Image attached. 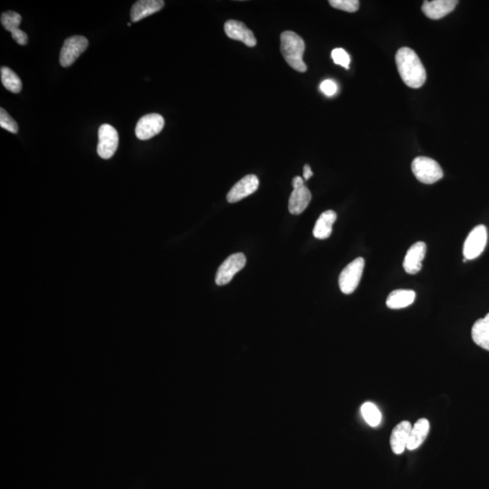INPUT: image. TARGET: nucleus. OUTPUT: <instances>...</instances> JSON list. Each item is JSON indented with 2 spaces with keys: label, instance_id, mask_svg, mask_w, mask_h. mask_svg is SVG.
<instances>
[{
  "label": "nucleus",
  "instance_id": "nucleus-1",
  "mask_svg": "<svg viewBox=\"0 0 489 489\" xmlns=\"http://www.w3.org/2000/svg\"><path fill=\"white\" fill-rule=\"evenodd\" d=\"M395 60L400 78L406 85L414 89L423 87L427 79L426 70L418 54L412 49H399Z\"/></svg>",
  "mask_w": 489,
  "mask_h": 489
},
{
  "label": "nucleus",
  "instance_id": "nucleus-2",
  "mask_svg": "<svg viewBox=\"0 0 489 489\" xmlns=\"http://www.w3.org/2000/svg\"><path fill=\"white\" fill-rule=\"evenodd\" d=\"M281 52L286 62L293 69L298 72H307L302 56H304L305 45L300 36L293 31H285L281 34Z\"/></svg>",
  "mask_w": 489,
  "mask_h": 489
},
{
  "label": "nucleus",
  "instance_id": "nucleus-3",
  "mask_svg": "<svg viewBox=\"0 0 489 489\" xmlns=\"http://www.w3.org/2000/svg\"><path fill=\"white\" fill-rule=\"evenodd\" d=\"M411 170L418 182L424 184H433L443 178V170L439 164L429 157L420 156L414 159Z\"/></svg>",
  "mask_w": 489,
  "mask_h": 489
},
{
  "label": "nucleus",
  "instance_id": "nucleus-4",
  "mask_svg": "<svg viewBox=\"0 0 489 489\" xmlns=\"http://www.w3.org/2000/svg\"><path fill=\"white\" fill-rule=\"evenodd\" d=\"M363 268H365V259L363 258L354 259L345 267L339 277V286L342 293L350 295L356 291L363 277Z\"/></svg>",
  "mask_w": 489,
  "mask_h": 489
},
{
  "label": "nucleus",
  "instance_id": "nucleus-5",
  "mask_svg": "<svg viewBox=\"0 0 489 489\" xmlns=\"http://www.w3.org/2000/svg\"><path fill=\"white\" fill-rule=\"evenodd\" d=\"M488 242V231L484 225L476 226L465 241L463 254L467 261L479 258Z\"/></svg>",
  "mask_w": 489,
  "mask_h": 489
},
{
  "label": "nucleus",
  "instance_id": "nucleus-6",
  "mask_svg": "<svg viewBox=\"0 0 489 489\" xmlns=\"http://www.w3.org/2000/svg\"><path fill=\"white\" fill-rule=\"evenodd\" d=\"M293 191L290 196L289 209L293 215H299L304 212L312 200V194L305 185L304 180L301 177H295L293 179Z\"/></svg>",
  "mask_w": 489,
  "mask_h": 489
},
{
  "label": "nucleus",
  "instance_id": "nucleus-7",
  "mask_svg": "<svg viewBox=\"0 0 489 489\" xmlns=\"http://www.w3.org/2000/svg\"><path fill=\"white\" fill-rule=\"evenodd\" d=\"M97 154L101 158H112L115 155L119 145V136L115 127L110 124L101 125L98 131Z\"/></svg>",
  "mask_w": 489,
  "mask_h": 489
},
{
  "label": "nucleus",
  "instance_id": "nucleus-8",
  "mask_svg": "<svg viewBox=\"0 0 489 489\" xmlns=\"http://www.w3.org/2000/svg\"><path fill=\"white\" fill-rule=\"evenodd\" d=\"M247 258L243 253L233 254L229 256L220 265L216 275V284L218 286L227 285L235 275L242 270L246 265Z\"/></svg>",
  "mask_w": 489,
  "mask_h": 489
},
{
  "label": "nucleus",
  "instance_id": "nucleus-9",
  "mask_svg": "<svg viewBox=\"0 0 489 489\" xmlns=\"http://www.w3.org/2000/svg\"><path fill=\"white\" fill-rule=\"evenodd\" d=\"M88 47V41L85 36H73L64 43L60 52V65L68 67L84 53Z\"/></svg>",
  "mask_w": 489,
  "mask_h": 489
},
{
  "label": "nucleus",
  "instance_id": "nucleus-10",
  "mask_svg": "<svg viewBox=\"0 0 489 489\" xmlns=\"http://www.w3.org/2000/svg\"><path fill=\"white\" fill-rule=\"evenodd\" d=\"M165 124L164 118L159 114L143 116L137 122L136 133L137 138L146 140L152 138L163 131Z\"/></svg>",
  "mask_w": 489,
  "mask_h": 489
},
{
  "label": "nucleus",
  "instance_id": "nucleus-11",
  "mask_svg": "<svg viewBox=\"0 0 489 489\" xmlns=\"http://www.w3.org/2000/svg\"><path fill=\"white\" fill-rule=\"evenodd\" d=\"M259 187V180L256 175L250 174L244 177L240 182L232 187L227 196V200L229 203H236L243 198L258 191Z\"/></svg>",
  "mask_w": 489,
  "mask_h": 489
},
{
  "label": "nucleus",
  "instance_id": "nucleus-12",
  "mask_svg": "<svg viewBox=\"0 0 489 489\" xmlns=\"http://www.w3.org/2000/svg\"><path fill=\"white\" fill-rule=\"evenodd\" d=\"M226 35L233 41L244 43L247 47L253 48L256 45V39L253 32L247 29L246 24L238 20H228L224 27Z\"/></svg>",
  "mask_w": 489,
  "mask_h": 489
},
{
  "label": "nucleus",
  "instance_id": "nucleus-13",
  "mask_svg": "<svg viewBox=\"0 0 489 489\" xmlns=\"http://www.w3.org/2000/svg\"><path fill=\"white\" fill-rule=\"evenodd\" d=\"M427 247L424 242H417L409 247L403 261V268L408 274L414 275L421 271Z\"/></svg>",
  "mask_w": 489,
  "mask_h": 489
},
{
  "label": "nucleus",
  "instance_id": "nucleus-14",
  "mask_svg": "<svg viewBox=\"0 0 489 489\" xmlns=\"http://www.w3.org/2000/svg\"><path fill=\"white\" fill-rule=\"evenodd\" d=\"M458 3L456 0H433L424 1L421 8L425 16L430 20H438L451 13L457 7Z\"/></svg>",
  "mask_w": 489,
  "mask_h": 489
},
{
  "label": "nucleus",
  "instance_id": "nucleus-15",
  "mask_svg": "<svg viewBox=\"0 0 489 489\" xmlns=\"http://www.w3.org/2000/svg\"><path fill=\"white\" fill-rule=\"evenodd\" d=\"M22 21L20 15L14 11H8L1 15V24L6 30L11 33L14 41L21 45L27 44V35L20 29Z\"/></svg>",
  "mask_w": 489,
  "mask_h": 489
},
{
  "label": "nucleus",
  "instance_id": "nucleus-16",
  "mask_svg": "<svg viewBox=\"0 0 489 489\" xmlns=\"http://www.w3.org/2000/svg\"><path fill=\"white\" fill-rule=\"evenodd\" d=\"M411 428V423L406 421H402L394 428L390 439L391 448L393 453L400 455L407 449Z\"/></svg>",
  "mask_w": 489,
  "mask_h": 489
},
{
  "label": "nucleus",
  "instance_id": "nucleus-17",
  "mask_svg": "<svg viewBox=\"0 0 489 489\" xmlns=\"http://www.w3.org/2000/svg\"><path fill=\"white\" fill-rule=\"evenodd\" d=\"M163 0H140L131 9V20L138 22L152 14L157 13L164 7Z\"/></svg>",
  "mask_w": 489,
  "mask_h": 489
},
{
  "label": "nucleus",
  "instance_id": "nucleus-18",
  "mask_svg": "<svg viewBox=\"0 0 489 489\" xmlns=\"http://www.w3.org/2000/svg\"><path fill=\"white\" fill-rule=\"evenodd\" d=\"M336 219H337V214L334 210H327L322 213L314 226V236L318 240H326L331 236L333 225L335 224Z\"/></svg>",
  "mask_w": 489,
  "mask_h": 489
},
{
  "label": "nucleus",
  "instance_id": "nucleus-19",
  "mask_svg": "<svg viewBox=\"0 0 489 489\" xmlns=\"http://www.w3.org/2000/svg\"><path fill=\"white\" fill-rule=\"evenodd\" d=\"M416 293L414 290L399 289L388 296L386 305L391 309H402L414 304Z\"/></svg>",
  "mask_w": 489,
  "mask_h": 489
},
{
  "label": "nucleus",
  "instance_id": "nucleus-20",
  "mask_svg": "<svg viewBox=\"0 0 489 489\" xmlns=\"http://www.w3.org/2000/svg\"><path fill=\"white\" fill-rule=\"evenodd\" d=\"M430 432V423L427 418H420L411 428V435H409L407 449L414 451L421 447V444L426 439Z\"/></svg>",
  "mask_w": 489,
  "mask_h": 489
},
{
  "label": "nucleus",
  "instance_id": "nucleus-21",
  "mask_svg": "<svg viewBox=\"0 0 489 489\" xmlns=\"http://www.w3.org/2000/svg\"><path fill=\"white\" fill-rule=\"evenodd\" d=\"M472 339L479 346L489 351V314L474 323Z\"/></svg>",
  "mask_w": 489,
  "mask_h": 489
},
{
  "label": "nucleus",
  "instance_id": "nucleus-22",
  "mask_svg": "<svg viewBox=\"0 0 489 489\" xmlns=\"http://www.w3.org/2000/svg\"><path fill=\"white\" fill-rule=\"evenodd\" d=\"M0 72H1V82L6 89L14 94L20 93L22 89V82L17 73L6 66H2Z\"/></svg>",
  "mask_w": 489,
  "mask_h": 489
},
{
  "label": "nucleus",
  "instance_id": "nucleus-23",
  "mask_svg": "<svg viewBox=\"0 0 489 489\" xmlns=\"http://www.w3.org/2000/svg\"><path fill=\"white\" fill-rule=\"evenodd\" d=\"M360 414L367 423L371 427H377L381 421V414L377 406L372 402L363 403Z\"/></svg>",
  "mask_w": 489,
  "mask_h": 489
},
{
  "label": "nucleus",
  "instance_id": "nucleus-24",
  "mask_svg": "<svg viewBox=\"0 0 489 489\" xmlns=\"http://www.w3.org/2000/svg\"><path fill=\"white\" fill-rule=\"evenodd\" d=\"M329 4L333 8L340 9V10L354 13L360 8L358 0H330Z\"/></svg>",
  "mask_w": 489,
  "mask_h": 489
},
{
  "label": "nucleus",
  "instance_id": "nucleus-25",
  "mask_svg": "<svg viewBox=\"0 0 489 489\" xmlns=\"http://www.w3.org/2000/svg\"><path fill=\"white\" fill-rule=\"evenodd\" d=\"M0 126L12 133H17L18 125L16 121L3 108L0 109Z\"/></svg>",
  "mask_w": 489,
  "mask_h": 489
},
{
  "label": "nucleus",
  "instance_id": "nucleus-26",
  "mask_svg": "<svg viewBox=\"0 0 489 489\" xmlns=\"http://www.w3.org/2000/svg\"><path fill=\"white\" fill-rule=\"evenodd\" d=\"M332 58L336 65L349 69L351 58L347 52L342 48H335L332 51Z\"/></svg>",
  "mask_w": 489,
  "mask_h": 489
},
{
  "label": "nucleus",
  "instance_id": "nucleus-27",
  "mask_svg": "<svg viewBox=\"0 0 489 489\" xmlns=\"http://www.w3.org/2000/svg\"><path fill=\"white\" fill-rule=\"evenodd\" d=\"M321 91L326 94V96H335L336 92H337L338 87L337 85L333 80L327 79L321 84L320 85Z\"/></svg>",
  "mask_w": 489,
  "mask_h": 489
},
{
  "label": "nucleus",
  "instance_id": "nucleus-28",
  "mask_svg": "<svg viewBox=\"0 0 489 489\" xmlns=\"http://www.w3.org/2000/svg\"><path fill=\"white\" fill-rule=\"evenodd\" d=\"M314 175L313 171H312L311 167L309 165L307 164L305 165L304 167V178L305 180H308L311 178L312 176Z\"/></svg>",
  "mask_w": 489,
  "mask_h": 489
}]
</instances>
